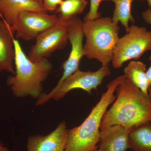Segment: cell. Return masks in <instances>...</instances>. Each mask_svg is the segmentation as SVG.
Here are the masks:
<instances>
[{
	"mask_svg": "<svg viewBox=\"0 0 151 151\" xmlns=\"http://www.w3.org/2000/svg\"><path fill=\"white\" fill-rule=\"evenodd\" d=\"M132 129L115 125L100 130L99 150L101 151H126L129 148V136Z\"/></svg>",
	"mask_w": 151,
	"mask_h": 151,
	"instance_id": "cell-12",
	"label": "cell"
},
{
	"mask_svg": "<svg viewBox=\"0 0 151 151\" xmlns=\"http://www.w3.org/2000/svg\"><path fill=\"white\" fill-rule=\"evenodd\" d=\"M124 76L144 94L149 95V81L146 65L138 60H132L124 69Z\"/></svg>",
	"mask_w": 151,
	"mask_h": 151,
	"instance_id": "cell-14",
	"label": "cell"
},
{
	"mask_svg": "<svg viewBox=\"0 0 151 151\" xmlns=\"http://www.w3.org/2000/svg\"><path fill=\"white\" fill-rule=\"evenodd\" d=\"M59 18L47 12H22L12 26L17 39L26 41L35 40L42 33L52 27Z\"/></svg>",
	"mask_w": 151,
	"mask_h": 151,
	"instance_id": "cell-8",
	"label": "cell"
},
{
	"mask_svg": "<svg viewBox=\"0 0 151 151\" xmlns=\"http://www.w3.org/2000/svg\"><path fill=\"white\" fill-rule=\"evenodd\" d=\"M116 92L115 102L104 114L100 130L115 125L133 129L151 123V90L149 95L144 94L124 76Z\"/></svg>",
	"mask_w": 151,
	"mask_h": 151,
	"instance_id": "cell-1",
	"label": "cell"
},
{
	"mask_svg": "<svg viewBox=\"0 0 151 151\" xmlns=\"http://www.w3.org/2000/svg\"><path fill=\"white\" fill-rule=\"evenodd\" d=\"M92 151H100V150H93Z\"/></svg>",
	"mask_w": 151,
	"mask_h": 151,
	"instance_id": "cell-24",
	"label": "cell"
},
{
	"mask_svg": "<svg viewBox=\"0 0 151 151\" xmlns=\"http://www.w3.org/2000/svg\"><path fill=\"white\" fill-rule=\"evenodd\" d=\"M142 17L144 21L151 25V9H148L144 11L142 13Z\"/></svg>",
	"mask_w": 151,
	"mask_h": 151,
	"instance_id": "cell-20",
	"label": "cell"
},
{
	"mask_svg": "<svg viewBox=\"0 0 151 151\" xmlns=\"http://www.w3.org/2000/svg\"><path fill=\"white\" fill-rule=\"evenodd\" d=\"M14 44L15 74L8 77L7 85L15 97L38 99L43 94V83L52 70V63L46 58L33 62L26 55L17 40L15 39Z\"/></svg>",
	"mask_w": 151,
	"mask_h": 151,
	"instance_id": "cell-2",
	"label": "cell"
},
{
	"mask_svg": "<svg viewBox=\"0 0 151 151\" xmlns=\"http://www.w3.org/2000/svg\"><path fill=\"white\" fill-rule=\"evenodd\" d=\"M88 1L86 0H63L56 9L58 17L67 22L83 12Z\"/></svg>",
	"mask_w": 151,
	"mask_h": 151,
	"instance_id": "cell-17",
	"label": "cell"
},
{
	"mask_svg": "<svg viewBox=\"0 0 151 151\" xmlns=\"http://www.w3.org/2000/svg\"><path fill=\"white\" fill-rule=\"evenodd\" d=\"M124 76L117 77L106 86L107 90L84 122L68 130L65 151H92L100 140L101 122L108 108L115 101L116 87Z\"/></svg>",
	"mask_w": 151,
	"mask_h": 151,
	"instance_id": "cell-3",
	"label": "cell"
},
{
	"mask_svg": "<svg viewBox=\"0 0 151 151\" xmlns=\"http://www.w3.org/2000/svg\"><path fill=\"white\" fill-rule=\"evenodd\" d=\"M13 27L0 19V73L7 71L15 74Z\"/></svg>",
	"mask_w": 151,
	"mask_h": 151,
	"instance_id": "cell-11",
	"label": "cell"
},
{
	"mask_svg": "<svg viewBox=\"0 0 151 151\" xmlns=\"http://www.w3.org/2000/svg\"><path fill=\"white\" fill-rule=\"evenodd\" d=\"M101 2L102 0H90L89 10L84 17L83 22L93 20L101 17L98 10Z\"/></svg>",
	"mask_w": 151,
	"mask_h": 151,
	"instance_id": "cell-18",
	"label": "cell"
},
{
	"mask_svg": "<svg viewBox=\"0 0 151 151\" xmlns=\"http://www.w3.org/2000/svg\"><path fill=\"white\" fill-rule=\"evenodd\" d=\"M47 12L42 2L38 0H0L2 19L13 26L22 12Z\"/></svg>",
	"mask_w": 151,
	"mask_h": 151,
	"instance_id": "cell-13",
	"label": "cell"
},
{
	"mask_svg": "<svg viewBox=\"0 0 151 151\" xmlns=\"http://www.w3.org/2000/svg\"><path fill=\"white\" fill-rule=\"evenodd\" d=\"M104 1H111L114 3L115 8L112 21L117 24L120 22L127 32L129 28V22H135L132 14V4L134 0H102V2Z\"/></svg>",
	"mask_w": 151,
	"mask_h": 151,
	"instance_id": "cell-16",
	"label": "cell"
},
{
	"mask_svg": "<svg viewBox=\"0 0 151 151\" xmlns=\"http://www.w3.org/2000/svg\"><path fill=\"white\" fill-rule=\"evenodd\" d=\"M35 40L27 56L33 62L47 58L53 52L65 47L68 40L67 22L59 18L54 25L42 33Z\"/></svg>",
	"mask_w": 151,
	"mask_h": 151,
	"instance_id": "cell-7",
	"label": "cell"
},
{
	"mask_svg": "<svg viewBox=\"0 0 151 151\" xmlns=\"http://www.w3.org/2000/svg\"><path fill=\"white\" fill-rule=\"evenodd\" d=\"M111 73L109 65H102L97 71H83L77 70L59 84H57L48 94H42L38 99L36 105H43L50 99L58 100L64 97L73 89L84 90L89 94L93 89H97L104 78Z\"/></svg>",
	"mask_w": 151,
	"mask_h": 151,
	"instance_id": "cell-5",
	"label": "cell"
},
{
	"mask_svg": "<svg viewBox=\"0 0 151 151\" xmlns=\"http://www.w3.org/2000/svg\"><path fill=\"white\" fill-rule=\"evenodd\" d=\"M83 30L86 38L84 56L89 59L97 60L102 65H109L120 38L119 25L113 22L112 18L100 17L84 22Z\"/></svg>",
	"mask_w": 151,
	"mask_h": 151,
	"instance_id": "cell-4",
	"label": "cell"
},
{
	"mask_svg": "<svg viewBox=\"0 0 151 151\" xmlns=\"http://www.w3.org/2000/svg\"><path fill=\"white\" fill-rule=\"evenodd\" d=\"M83 24L84 22L78 17H74L67 22L68 39L71 45V51L67 60L63 64V73L57 84L62 83L79 69L80 60L84 56Z\"/></svg>",
	"mask_w": 151,
	"mask_h": 151,
	"instance_id": "cell-9",
	"label": "cell"
},
{
	"mask_svg": "<svg viewBox=\"0 0 151 151\" xmlns=\"http://www.w3.org/2000/svg\"><path fill=\"white\" fill-rule=\"evenodd\" d=\"M38 1H40L42 2V0H38Z\"/></svg>",
	"mask_w": 151,
	"mask_h": 151,
	"instance_id": "cell-25",
	"label": "cell"
},
{
	"mask_svg": "<svg viewBox=\"0 0 151 151\" xmlns=\"http://www.w3.org/2000/svg\"><path fill=\"white\" fill-rule=\"evenodd\" d=\"M139 1H143V0H139Z\"/></svg>",
	"mask_w": 151,
	"mask_h": 151,
	"instance_id": "cell-26",
	"label": "cell"
},
{
	"mask_svg": "<svg viewBox=\"0 0 151 151\" xmlns=\"http://www.w3.org/2000/svg\"><path fill=\"white\" fill-rule=\"evenodd\" d=\"M146 1L147 2L148 5L150 7V9H151V0H146Z\"/></svg>",
	"mask_w": 151,
	"mask_h": 151,
	"instance_id": "cell-22",
	"label": "cell"
},
{
	"mask_svg": "<svg viewBox=\"0 0 151 151\" xmlns=\"http://www.w3.org/2000/svg\"><path fill=\"white\" fill-rule=\"evenodd\" d=\"M129 145L134 151H151V123L133 129L129 136Z\"/></svg>",
	"mask_w": 151,
	"mask_h": 151,
	"instance_id": "cell-15",
	"label": "cell"
},
{
	"mask_svg": "<svg viewBox=\"0 0 151 151\" xmlns=\"http://www.w3.org/2000/svg\"><path fill=\"white\" fill-rule=\"evenodd\" d=\"M63 0H42V3L47 11L53 12L56 10Z\"/></svg>",
	"mask_w": 151,
	"mask_h": 151,
	"instance_id": "cell-19",
	"label": "cell"
},
{
	"mask_svg": "<svg viewBox=\"0 0 151 151\" xmlns=\"http://www.w3.org/2000/svg\"><path fill=\"white\" fill-rule=\"evenodd\" d=\"M149 60H150L151 61V55L150 58H149ZM147 74L148 78L149 85H150L149 90H151V64L150 68H148V69L147 70Z\"/></svg>",
	"mask_w": 151,
	"mask_h": 151,
	"instance_id": "cell-21",
	"label": "cell"
},
{
	"mask_svg": "<svg viewBox=\"0 0 151 151\" xmlns=\"http://www.w3.org/2000/svg\"><path fill=\"white\" fill-rule=\"evenodd\" d=\"M148 51H151V31L145 27L132 25L116 44L112 65L114 68H120L124 63L131 60H138Z\"/></svg>",
	"mask_w": 151,
	"mask_h": 151,
	"instance_id": "cell-6",
	"label": "cell"
},
{
	"mask_svg": "<svg viewBox=\"0 0 151 151\" xmlns=\"http://www.w3.org/2000/svg\"><path fill=\"white\" fill-rule=\"evenodd\" d=\"M0 19H2V17L1 14V12H0Z\"/></svg>",
	"mask_w": 151,
	"mask_h": 151,
	"instance_id": "cell-23",
	"label": "cell"
},
{
	"mask_svg": "<svg viewBox=\"0 0 151 151\" xmlns=\"http://www.w3.org/2000/svg\"><path fill=\"white\" fill-rule=\"evenodd\" d=\"M68 130L65 122H62L48 134L30 136L27 151H65Z\"/></svg>",
	"mask_w": 151,
	"mask_h": 151,
	"instance_id": "cell-10",
	"label": "cell"
}]
</instances>
